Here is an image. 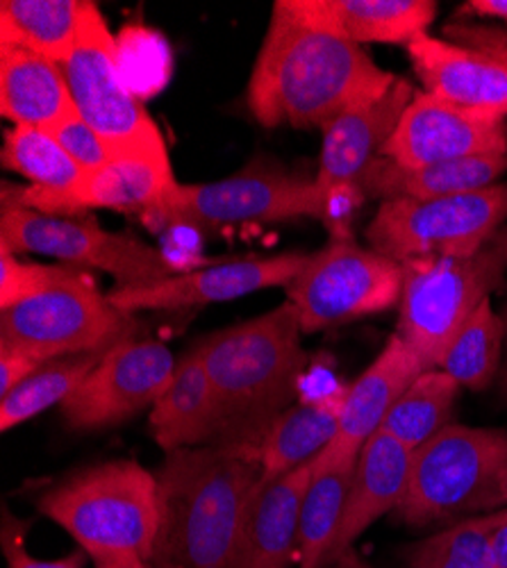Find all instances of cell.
Instances as JSON below:
<instances>
[{
	"instance_id": "6da1fadb",
	"label": "cell",
	"mask_w": 507,
	"mask_h": 568,
	"mask_svg": "<svg viewBox=\"0 0 507 568\" xmlns=\"http://www.w3.org/2000/svg\"><path fill=\"white\" fill-rule=\"evenodd\" d=\"M398 78L359 45L305 21L292 0L273 3L249 80L246 103L264 128L324 130L337 116L383 99Z\"/></svg>"
},
{
	"instance_id": "7a4b0ae2",
	"label": "cell",
	"mask_w": 507,
	"mask_h": 568,
	"mask_svg": "<svg viewBox=\"0 0 507 568\" xmlns=\"http://www.w3.org/2000/svg\"><path fill=\"white\" fill-rule=\"evenodd\" d=\"M155 478L160 530L151 568H233L262 478L255 455L227 446L184 448L164 457Z\"/></svg>"
},
{
	"instance_id": "3957f363",
	"label": "cell",
	"mask_w": 507,
	"mask_h": 568,
	"mask_svg": "<svg viewBox=\"0 0 507 568\" xmlns=\"http://www.w3.org/2000/svg\"><path fill=\"white\" fill-rule=\"evenodd\" d=\"M301 339L298 310L285 301L196 344L221 409L216 446L255 455L268 425L292 407L296 396L307 362Z\"/></svg>"
},
{
	"instance_id": "277c9868",
	"label": "cell",
	"mask_w": 507,
	"mask_h": 568,
	"mask_svg": "<svg viewBox=\"0 0 507 568\" xmlns=\"http://www.w3.org/2000/svg\"><path fill=\"white\" fill-rule=\"evenodd\" d=\"M37 509L94 561H151L160 530L155 473L132 459L73 470L39 496Z\"/></svg>"
},
{
	"instance_id": "5b68a950",
	"label": "cell",
	"mask_w": 507,
	"mask_h": 568,
	"mask_svg": "<svg viewBox=\"0 0 507 568\" xmlns=\"http://www.w3.org/2000/svg\"><path fill=\"white\" fill-rule=\"evenodd\" d=\"M507 433L450 423L412 453V468L396 518L412 528L503 507ZM463 520V518H459Z\"/></svg>"
},
{
	"instance_id": "8992f818",
	"label": "cell",
	"mask_w": 507,
	"mask_h": 568,
	"mask_svg": "<svg viewBox=\"0 0 507 568\" xmlns=\"http://www.w3.org/2000/svg\"><path fill=\"white\" fill-rule=\"evenodd\" d=\"M403 266L396 335L424 371L439 368L450 342L507 273V223L471 257L412 260Z\"/></svg>"
},
{
	"instance_id": "52a82bcc",
	"label": "cell",
	"mask_w": 507,
	"mask_h": 568,
	"mask_svg": "<svg viewBox=\"0 0 507 568\" xmlns=\"http://www.w3.org/2000/svg\"><path fill=\"white\" fill-rule=\"evenodd\" d=\"M326 221V201L314 178L281 166H246L240 173L207 184H175L173 192L151 212L155 227H190L216 232L223 227L275 223L290 219Z\"/></svg>"
},
{
	"instance_id": "ba28073f",
	"label": "cell",
	"mask_w": 507,
	"mask_h": 568,
	"mask_svg": "<svg viewBox=\"0 0 507 568\" xmlns=\"http://www.w3.org/2000/svg\"><path fill=\"white\" fill-rule=\"evenodd\" d=\"M507 223V184L435 201H385L366 227L368 248L398 262L471 257Z\"/></svg>"
},
{
	"instance_id": "9c48e42d",
	"label": "cell",
	"mask_w": 507,
	"mask_h": 568,
	"mask_svg": "<svg viewBox=\"0 0 507 568\" xmlns=\"http://www.w3.org/2000/svg\"><path fill=\"white\" fill-rule=\"evenodd\" d=\"M403 266L351 236H333L328 246L310 253L287 287L303 335L389 312L400 303Z\"/></svg>"
},
{
	"instance_id": "30bf717a",
	"label": "cell",
	"mask_w": 507,
	"mask_h": 568,
	"mask_svg": "<svg viewBox=\"0 0 507 568\" xmlns=\"http://www.w3.org/2000/svg\"><path fill=\"white\" fill-rule=\"evenodd\" d=\"M134 318L99 294L80 275L60 287L0 310V346L19 348L39 362L101 353L130 339Z\"/></svg>"
},
{
	"instance_id": "8fae6325",
	"label": "cell",
	"mask_w": 507,
	"mask_h": 568,
	"mask_svg": "<svg viewBox=\"0 0 507 568\" xmlns=\"http://www.w3.org/2000/svg\"><path fill=\"white\" fill-rule=\"evenodd\" d=\"M62 71L75 112L116 151L164 146L158 123L128 89L119 43L91 0H82L75 49Z\"/></svg>"
},
{
	"instance_id": "7c38bea8",
	"label": "cell",
	"mask_w": 507,
	"mask_h": 568,
	"mask_svg": "<svg viewBox=\"0 0 507 568\" xmlns=\"http://www.w3.org/2000/svg\"><path fill=\"white\" fill-rule=\"evenodd\" d=\"M0 246L10 253H39L110 273L116 287H140L173 275L158 248L134 236L108 232L94 221H73L3 201Z\"/></svg>"
},
{
	"instance_id": "4fadbf2b",
	"label": "cell",
	"mask_w": 507,
	"mask_h": 568,
	"mask_svg": "<svg viewBox=\"0 0 507 568\" xmlns=\"http://www.w3.org/2000/svg\"><path fill=\"white\" fill-rule=\"evenodd\" d=\"M173 353L153 339L114 344L80 389L62 403L73 430H105L153 407L175 373Z\"/></svg>"
},
{
	"instance_id": "5bb4252c",
	"label": "cell",
	"mask_w": 507,
	"mask_h": 568,
	"mask_svg": "<svg viewBox=\"0 0 507 568\" xmlns=\"http://www.w3.org/2000/svg\"><path fill=\"white\" fill-rule=\"evenodd\" d=\"M175 184L166 146L125 149L116 151L103 169L91 171L71 194L45 192L32 184L26 189L3 184V201L51 216L91 207L140 212L144 216L173 192Z\"/></svg>"
},
{
	"instance_id": "9a60e30c",
	"label": "cell",
	"mask_w": 507,
	"mask_h": 568,
	"mask_svg": "<svg viewBox=\"0 0 507 568\" xmlns=\"http://www.w3.org/2000/svg\"><path fill=\"white\" fill-rule=\"evenodd\" d=\"M478 155H507V121L444 103L426 91L414 93L383 151L405 169Z\"/></svg>"
},
{
	"instance_id": "2e32d148",
	"label": "cell",
	"mask_w": 507,
	"mask_h": 568,
	"mask_svg": "<svg viewBox=\"0 0 507 568\" xmlns=\"http://www.w3.org/2000/svg\"><path fill=\"white\" fill-rule=\"evenodd\" d=\"M305 260L307 255L303 253H283L273 257L223 262L201 271L171 275L160 282L140 284V287H114L105 296L116 310L128 314L227 303L271 287L287 290L301 273Z\"/></svg>"
},
{
	"instance_id": "e0dca14e",
	"label": "cell",
	"mask_w": 507,
	"mask_h": 568,
	"mask_svg": "<svg viewBox=\"0 0 507 568\" xmlns=\"http://www.w3.org/2000/svg\"><path fill=\"white\" fill-rule=\"evenodd\" d=\"M414 93H417L414 84L398 78L383 99L348 110L324 128L314 182L326 207L337 199H364L357 182L383 155Z\"/></svg>"
},
{
	"instance_id": "ac0fdd59",
	"label": "cell",
	"mask_w": 507,
	"mask_h": 568,
	"mask_svg": "<svg viewBox=\"0 0 507 568\" xmlns=\"http://www.w3.org/2000/svg\"><path fill=\"white\" fill-rule=\"evenodd\" d=\"M422 373L419 357L394 333L378 357L346 387L337 437L314 464H355L364 444L383 428L389 409Z\"/></svg>"
},
{
	"instance_id": "d6986e66",
	"label": "cell",
	"mask_w": 507,
	"mask_h": 568,
	"mask_svg": "<svg viewBox=\"0 0 507 568\" xmlns=\"http://www.w3.org/2000/svg\"><path fill=\"white\" fill-rule=\"evenodd\" d=\"M405 49L430 97L507 119V67L503 62L428 32L414 37Z\"/></svg>"
},
{
	"instance_id": "ffe728a7",
	"label": "cell",
	"mask_w": 507,
	"mask_h": 568,
	"mask_svg": "<svg viewBox=\"0 0 507 568\" xmlns=\"http://www.w3.org/2000/svg\"><path fill=\"white\" fill-rule=\"evenodd\" d=\"M312 464L287 476L260 480L246 507L233 568H290L298 557L301 509L312 480Z\"/></svg>"
},
{
	"instance_id": "44dd1931",
	"label": "cell",
	"mask_w": 507,
	"mask_h": 568,
	"mask_svg": "<svg viewBox=\"0 0 507 568\" xmlns=\"http://www.w3.org/2000/svg\"><path fill=\"white\" fill-rule=\"evenodd\" d=\"M412 450L378 430L357 457L342 524L326 557L331 568L353 544L387 514H396L409 480Z\"/></svg>"
},
{
	"instance_id": "7402d4cb",
	"label": "cell",
	"mask_w": 507,
	"mask_h": 568,
	"mask_svg": "<svg viewBox=\"0 0 507 568\" xmlns=\"http://www.w3.org/2000/svg\"><path fill=\"white\" fill-rule=\"evenodd\" d=\"M149 428L164 455L219 444L221 409L196 346L178 359L166 392L151 407Z\"/></svg>"
},
{
	"instance_id": "603a6c76",
	"label": "cell",
	"mask_w": 507,
	"mask_h": 568,
	"mask_svg": "<svg viewBox=\"0 0 507 568\" xmlns=\"http://www.w3.org/2000/svg\"><path fill=\"white\" fill-rule=\"evenodd\" d=\"M310 23L359 43H403L426 34L437 17L433 0H292Z\"/></svg>"
},
{
	"instance_id": "cb8c5ba5",
	"label": "cell",
	"mask_w": 507,
	"mask_h": 568,
	"mask_svg": "<svg viewBox=\"0 0 507 568\" xmlns=\"http://www.w3.org/2000/svg\"><path fill=\"white\" fill-rule=\"evenodd\" d=\"M507 171V155H478L405 169L387 158H378L357 182L359 194L385 201H435L480 192L496 184Z\"/></svg>"
},
{
	"instance_id": "d4e9b609",
	"label": "cell",
	"mask_w": 507,
	"mask_h": 568,
	"mask_svg": "<svg viewBox=\"0 0 507 568\" xmlns=\"http://www.w3.org/2000/svg\"><path fill=\"white\" fill-rule=\"evenodd\" d=\"M0 112L14 125L43 130L73 114L62 67L21 45H0Z\"/></svg>"
},
{
	"instance_id": "484cf974",
	"label": "cell",
	"mask_w": 507,
	"mask_h": 568,
	"mask_svg": "<svg viewBox=\"0 0 507 568\" xmlns=\"http://www.w3.org/2000/svg\"><path fill=\"white\" fill-rule=\"evenodd\" d=\"M346 387L303 400L275 418L255 448L260 480H275L314 462L337 437Z\"/></svg>"
},
{
	"instance_id": "4316f807",
	"label": "cell",
	"mask_w": 507,
	"mask_h": 568,
	"mask_svg": "<svg viewBox=\"0 0 507 568\" xmlns=\"http://www.w3.org/2000/svg\"><path fill=\"white\" fill-rule=\"evenodd\" d=\"M82 0H3L0 45H21L55 64H64L78 39Z\"/></svg>"
},
{
	"instance_id": "83f0119b",
	"label": "cell",
	"mask_w": 507,
	"mask_h": 568,
	"mask_svg": "<svg viewBox=\"0 0 507 568\" xmlns=\"http://www.w3.org/2000/svg\"><path fill=\"white\" fill-rule=\"evenodd\" d=\"M355 464H312V480L301 509L298 568L326 566L342 524Z\"/></svg>"
},
{
	"instance_id": "f1b7e54d",
	"label": "cell",
	"mask_w": 507,
	"mask_h": 568,
	"mask_svg": "<svg viewBox=\"0 0 507 568\" xmlns=\"http://www.w3.org/2000/svg\"><path fill=\"white\" fill-rule=\"evenodd\" d=\"M459 389L442 368L424 371L389 409L381 430L414 453L448 428Z\"/></svg>"
},
{
	"instance_id": "f546056e",
	"label": "cell",
	"mask_w": 507,
	"mask_h": 568,
	"mask_svg": "<svg viewBox=\"0 0 507 568\" xmlns=\"http://www.w3.org/2000/svg\"><path fill=\"white\" fill-rule=\"evenodd\" d=\"M108 351L45 362L23 385H19L6 398H0V430L10 433L53 405L62 407V403L71 398L87 377L94 373Z\"/></svg>"
},
{
	"instance_id": "4dcf8cb0",
	"label": "cell",
	"mask_w": 507,
	"mask_h": 568,
	"mask_svg": "<svg viewBox=\"0 0 507 568\" xmlns=\"http://www.w3.org/2000/svg\"><path fill=\"white\" fill-rule=\"evenodd\" d=\"M0 160L6 169L28 178L32 186L55 194L75 192L89 175L49 130L34 125H14L8 130Z\"/></svg>"
},
{
	"instance_id": "1f68e13d",
	"label": "cell",
	"mask_w": 507,
	"mask_h": 568,
	"mask_svg": "<svg viewBox=\"0 0 507 568\" xmlns=\"http://www.w3.org/2000/svg\"><path fill=\"white\" fill-rule=\"evenodd\" d=\"M503 344V316H498L491 303L485 301L450 342L439 368L463 389L485 392L500 371Z\"/></svg>"
},
{
	"instance_id": "d6a6232c",
	"label": "cell",
	"mask_w": 507,
	"mask_h": 568,
	"mask_svg": "<svg viewBox=\"0 0 507 568\" xmlns=\"http://www.w3.org/2000/svg\"><path fill=\"white\" fill-rule=\"evenodd\" d=\"M494 528V511L463 518L450 528L412 544L405 552V564L407 568H487Z\"/></svg>"
},
{
	"instance_id": "836d02e7",
	"label": "cell",
	"mask_w": 507,
	"mask_h": 568,
	"mask_svg": "<svg viewBox=\"0 0 507 568\" xmlns=\"http://www.w3.org/2000/svg\"><path fill=\"white\" fill-rule=\"evenodd\" d=\"M75 277H80V273L71 268L19 262L14 253L0 246V310L51 292Z\"/></svg>"
},
{
	"instance_id": "e575fe53",
	"label": "cell",
	"mask_w": 507,
	"mask_h": 568,
	"mask_svg": "<svg viewBox=\"0 0 507 568\" xmlns=\"http://www.w3.org/2000/svg\"><path fill=\"white\" fill-rule=\"evenodd\" d=\"M49 132L58 139V144L84 169V171H99L103 169L114 155L116 149L103 139L94 128H91L78 112L69 114Z\"/></svg>"
},
{
	"instance_id": "d590c367",
	"label": "cell",
	"mask_w": 507,
	"mask_h": 568,
	"mask_svg": "<svg viewBox=\"0 0 507 568\" xmlns=\"http://www.w3.org/2000/svg\"><path fill=\"white\" fill-rule=\"evenodd\" d=\"M30 524L21 520L19 516H12L8 507H3V526H0V546H3V555L8 561V568H84L89 555L78 548L60 559H39L32 557L26 548V532Z\"/></svg>"
},
{
	"instance_id": "8d00e7d4",
	"label": "cell",
	"mask_w": 507,
	"mask_h": 568,
	"mask_svg": "<svg viewBox=\"0 0 507 568\" xmlns=\"http://www.w3.org/2000/svg\"><path fill=\"white\" fill-rule=\"evenodd\" d=\"M446 41H453L465 49L480 51L496 58L507 67V32L494 26H474V23H448L444 28Z\"/></svg>"
},
{
	"instance_id": "74e56055",
	"label": "cell",
	"mask_w": 507,
	"mask_h": 568,
	"mask_svg": "<svg viewBox=\"0 0 507 568\" xmlns=\"http://www.w3.org/2000/svg\"><path fill=\"white\" fill-rule=\"evenodd\" d=\"M43 364L45 362H39L37 357H32V355H28L19 348L0 346V398H6L8 394H12Z\"/></svg>"
},
{
	"instance_id": "f35d334b",
	"label": "cell",
	"mask_w": 507,
	"mask_h": 568,
	"mask_svg": "<svg viewBox=\"0 0 507 568\" xmlns=\"http://www.w3.org/2000/svg\"><path fill=\"white\" fill-rule=\"evenodd\" d=\"M496 528L489 539V566L487 568H507V518H500L494 511Z\"/></svg>"
},
{
	"instance_id": "ab89813d",
	"label": "cell",
	"mask_w": 507,
	"mask_h": 568,
	"mask_svg": "<svg viewBox=\"0 0 507 568\" xmlns=\"http://www.w3.org/2000/svg\"><path fill=\"white\" fill-rule=\"evenodd\" d=\"M331 568H372V566H368V561L355 548H348Z\"/></svg>"
},
{
	"instance_id": "60d3db41",
	"label": "cell",
	"mask_w": 507,
	"mask_h": 568,
	"mask_svg": "<svg viewBox=\"0 0 507 568\" xmlns=\"http://www.w3.org/2000/svg\"><path fill=\"white\" fill-rule=\"evenodd\" d=\"M503 323H505V344H507V307H505V312H503ZM500 394H503V398L507 400V364H505V371H503V375H500Z\"/></svg>"
},
{
	"instance_id": "b9f144b4",
	"label": "cell",
	"mask_w": 507,
	"mask_h": 568,
	"mask_svg": "<svg viewBox=\"0 0 507 568\" xmlns=\"http://www.w3.org/2000/svg\"><path fill=\"white\" fill-rule=\"evenodd\" d=\"M125 561H97V568H123Z\"/></svg>"
},
{
	"instance_id": "7bdbcfd3",
	"label": "cell",
	"mask_w": 507,
	"mask_h": 568,
	"mask_svg": "<svg viewBox=\"0 0 507 568\" xmlns=\"http://www.w3.org/2000/svg\"><path fill=\"white\" fill-rule=\"evenodd\" d=\"M123 568H151L149 561H125Z\"/></svg>"
},
{
	"instance_id": "ee69618b",
	"label": "cell",
	"mask_w": 507,
	"mask_h": 568,
	"mask_svg": "<svg viewBox=\"0 0 507 568\" xmlns=\"http://www.w3.org/2000/svg\"><path fill=\"white\" fill-rule=\"evenodd\" d=\"M503 507H507V473H505V480H503Z\"/></svg>"
},
{
	"instance_id": "f6af8a7d",
	"label": "cell",
	"mask_w": 507,
	"mask_h": 568,
	"mask_svg": "<svg viewBox=\"0 0 507 568\" xmlns=\"http://www.w3.org/2000/svg\"><path fill=\"white\" fill-rule=\"evenodd\" d=\"M496 514H498V516H500V518H507V507H503V509H498V511H496Z\"/></svg>"
}]
</instances>
